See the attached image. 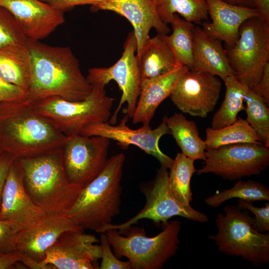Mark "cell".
<instances>
[{"mask_svg": "<svg viewBox=\"0 0 269 269\" xmlns=\"http://www.w3.org/2000/svg\"><path fill=\"white\" fill-rule=\"evenodd\" d=\"M211 21H203V29L210 36L233 46L239 37V28L247 19L258 17L255 8L232 4L222 0H206Z\"/></svg>", "mask_w": 269, "mask_h": 269, "instance_id": "ffe728a7", "label": "cell"}, {"mask_svg": "<svg viewBox=\"0 0 269 269\" xmlns=\"http://www.w3.org/2000/svg\"><path fill=\"white\" fill-rule=\"evenodd\" d=\"M251 90L269 107V62L265 65L260 80Z\"/></svg>", "mask_w": 269, "mask_h": 269, "instance_id": "f35d334b", "label": "cell"}, {"mask_svg": "<svg viewBox=\"0 0 269 269\" xmlns=\"http://www.w3.org/2000/svg\"><path fill=\"white\" fill-rule=\"evenodd\" d=\"M190 70L208 73L222 80L233 75L221 41L208 35L199 26L194 28L193 63Z\"/></svg>", "mask_w": 269, "mask_h": 269, "instance_id": "7402d4cb", "label": "cell"}, {"mask_svg": "<svg viewBox=\"0 0 269 269\" xmlns=\"http://www.w3.org/2000/svg\"><path fill=\"white\" fill-rule=\"evenodd\" d=\"M101 262L100 269H133L131 262L122 261L113 253L105 232L101 233Z\"/></svg>", "mask_w": 269, "mask_h": 269, "instance_id": "836d02e7", "label": "cell"}, {"mask_svg": "<svg viewBox=\"0 0 269 269\" xmlns=\"http://www.w3.org/2000/svg\"><path fill=\"white\" fill-rule=\"evenodd\" d=\"M125 161L123 153L108 158L102 172L83 189L65 213L83 230L98 233L119 214Z\"/></svg>", "mask_w": 269, "mask_h": 269, "instance_id": "277c9868", "label": "cell"}, {"mask_svg": "<svg viewBox=\"0 0 269 269\" xmlns=\"http://www.w3.org/2000/svg\"><path fill=\"white\" fill-rule=\"evenodd\" d=\"M20 255L17 251L9 253L0 252V269H11L19 267Z\"/></svg>", "mask_w": 269, "mask_h": 269, "instance_id": "60d3db41", "label": "cell"}, {"mask_svg": "<svg viewBox=\"0 0 269 269\" xmlns=\"http://www.w3.org/2000/svg\"><path fill=\"white\" fill-rule=\"evenodd\" d=\"M129 117L127 114L118 125L108 122L94 123L85 127L80 134L86 136H101L117 141L120 147L126 149L130 145L138 147L148 155L155 157L161 166L169 169L173 159L164 153L159 146V140L162 136L170 134L164 117L161 123L152 129L149 123H143L137 129L130 128L127 124Z\"/></svg>", "mask_w": 269, "mask_h": 269, "instance_id": "4fadbf2b", "label": "cell"}, {"mask_svg": "<svg viewBox=\"0 0 269 269\" xmlns=\"http://www.w3.org/2000/svg\"><path fill=\"white\" fill-rule=\"evenodd\" d=\"M221 87L217 76L188 69L178 79L169 97L182 113L204 118L214 109Z\"/></svg>", "mask_w": 269, "mask_h": 269, "instance_id": "5bb4252c", "label": "cell"}, {"mask_svg": "<svg viewBox=\"0 0 269 269\" xmlns=\"http://www.w3.org/2000/svg\"><path fill=\"white\" fill-rule=\"evenodd\" d=\"M110 140L101 136H69L62 147L64 169L69 182L85 187L103 170Z\"/></svg>", "mask_w": 269, "mask_h": 269, "instance_id": "7c38bea8", "label": "cell"}, {"mask_svg": "<svg viewBox=\"0 0 269 269\" xmlns=\"http://www.w3.org/2000/svg\"><path fill=\"white\" fill-rule=\"evenodd\" d=\"M246 121L269 147V109L263 99L249 89L244 96Z\"/></svg>", "mask_w": 269, "mask_h": 269, "instance_id": "1f68e13d", "label": "cell"}, {"mask_svg": "<svg viewBox=\"0 0 269 269\" xmlns=\"http://www.w3.org/2000/svg\"><path fill=\"white\" fill-rule=\"evenodd\" d=\"M98 243L99 239L83 229L65 231L47 250L41 263L55 269H99L102 251Z\"/></svg>", "mask_w": 269, "mask_h": 269, "instance_id": "9a60e30c", "label": "cell"}, {"mask_svg": "<svg viewBox=\"0 0 269 269\" xmlns=\"http://www.w3.org/2000/svg\"><path fill=\"white\" fill-rule=\"evenodd\" d=\"M79 229H83L66 214H46L19 230L15 240V251L41 263L47 250L63 233Z\"/></svg>", "mask_w": 269, "mask_h": 269, "instance_id": "2e32d148", "label": "cell"}, {"mask_svg": "<svg viewBox=\"0 0 269 269\" xmlns=\"http://www.w3.org/2000/svg\"><path fill=\"white\" fill-rule=\"evenodd\" d=\"M157 14L165 24H170L174 14L186 21L201 24L208 20L206 0H154Z\"/></svg>", "mask_w": 269, "mask_h": 269, "instance_id": "83f0119b", "label": "cell"}, {"mask_svg": "<svg viewBox=\"0 0 269 269\" xmlns=\"http://www.w3.org/2000/svg\"><path fill=\"white\" fill-rule=\"evenodd\" d=\"M30 69V55L27 43L0 47V76L27 93Z\"/></svg>", "mask_w": 269, "mask_h": 269, "instance_id": "cb8c5ba5", "label": "cell"}, {"mask_svg": "<svg viewBox=\"0 0 269 269\" xmlns=\"http://www.w3.org/2000/svg\"><path fill=\"white\" fill-rule=\"evenodd\" d=\"M46 2L56 10L64 13L72 9L75 6L90 4L91 6H96L105 0H40Z\"/></svg>", "mask_w": 269, "mask_h": 269, "instance_id": "74e56055", "label": "cell"}, {"mask_svg": "<svg viewBox=\"0 0 269 269\" xmlns=\"http://www.w3.org/2000/svg\"><path fill=\"white\" fill-rule=\"evenodd\" d=\"M226 86L225 98L220 108L213 116L211 128L218 129L235 123L238 114L245 109L244 96L250 89L234 75L223 80Z\"/></svg>", "mask_w": 269, "mask_h": 269, "instance_id": "484cf974", "label": "cell"}, {"mask_svg": "<svg viewBox=\"0 0 269 269\" xmlns=\"http://www.w3.org/2000/svg\"></svg>", "mask_w": 269, "mask_h": 269, "instance_id": "f6af8a7d", "label": "cell"}, {"mask_svg": "<svg viewBox=\"0 0 269 269\" xmlns=\"http://www.w3.org/2000/svg\"><path fill=\"white\" fill-rule=\"evenodd\" d=\"M170 24V35L162 34L166 42L172 50L178 63L189 69L193 63L194 28L193 23L174 14Z\"/></svg>", "mask_w": 269, "mask_h": 269, "instance_id": "4316f807", "label": "cell"}, {"mask_svg": "<svg viewBox=\"0 0 269 269\" xmlns=\"http://www.w3.org/2000/svg\"><path fill=\"white\" fill-rule=\"evenodd\" d=\"M194 162L182 152H178L173 159L168 174L169 186L173 196L185 206L189 205L192 201L190 181L196 171Z\"/></svg>", "mask_w": 269, "mask_h": 269, "instance_id": "f546056e", "label": "cell"}, {"mask_svg": "<svg viewBox=\"0 0 269 269\" xmlns=\"http://www.w3.org/2000/svg\"><path fill=\"white\" fill-rule=\"evenodd\" d=\"M225 50L233 75L251 89L269 62V25L259 17L249 18L239 28V37Z\"/></svg>", "mask_w": 269, "mask_h": 269, "instance_id": "ba28073f", "label": "cell"}, {"mask_svg": "<svg viewBox=\"0 0 269 269\" xmlns=\"http://www.w3.org/2000/svg\"><path fill=\"white\" fill-rule=\"evenodd\" d=\"M93 11H113L125 17L133 27L136 40L137 57L148 39L149 32L154 28L158 34H167L170 28L159 18L154 0H105L91 6Z\"/></svg>", "mask_w": 269, "mask_h": 269, "instance_id": "d6986e66", "label": "cell"}, {"mask_svg": "<svg viewBox=\"0 0 269 269\" xmlns=\"http://www.w3.org/2000/svg\"><path fill=\"white\" fill-rule=\"evenodd\" d=\"M17 159L26 191L45 214H65L84 188L69 182L64 169L62 148Z\"/></svg>", "mask_w": 269, "mask_h": 269, "instance_id": "3957f363", "label": "cell"}, {"mask_svg": "<svg viewBox=\"0 0 269 269\" xmlns=\"http://www.w3.org/2000/svg\"><path fill=\"white\" fill-rule=\"evenodd\" d=\"M93 88L91 93L82 101L52 97L31 104L59 132L71 136L80 134L89 125L108 122L111 117L115 99L107 95L105 88Z\"/></svg>", "mask_w": 269, "mask_h": 269, "instance_id": "52a82bcc", "label": "cell"}, {"mask_svg": "<svg viewBox=\"0 0 269 269\" xmlns=\"http://www.w3.org/2000/svg\"><path fill=\"white\" fill-rule=\"evenodd\" d=\"M30 55L29 86L26 101L36 103L58 97L70 101L86 99L93 87L83 74L71 48L27 39Z\"/></svg>", "mask_w": 269, "mask_h": 269, "instance_id": "6da1fadb", "label": "cell"}, {"mask_svg": "<svg viewBox=\"0 0 269 269\" xmlns=\"http://www.w3.org/2000/svg\"><path fill=\"white\" fill-rule=\"evenodd\" d=\"M137 43L134 33H129L124 45L120 58L109 67H94L88 70L87 79L93 87L105 88L111 81H115L122 91L119 104L110 123H117L122 106L127 104L124 112L132 119L140 94L141 76L136 55Z\"/></svg>", "mask_w": 269, "mask_h": 269, "instance_id": "8fae6325", "label": "cell"}, {"mask_svg": "<svg viewBox=\"0 0 269 269\" xmlns=\"http://www.w3.org/2000/svg\"><path fill=\"white\" fill-rule=\"evenodd\" d=\"M2 149L15 159L40 155L63 147L68 139L26 100L0 103Z\"/></svg>", "mask_w": 269, "mask_h": 269, "instance_id": "7a4b0ae2", "label": "cell"}, {"mask_svg": "<svg viewBox=\"0 0 269 269\" xmlns=\"http://www.w3.org/2000/svg\"><path fill=\"white\" fill-rule=\"evenodd\" d=\"M168 169L161 166L158 169L151 183L142 188L145 197L144 207L135 216L120 224H108L101 228L98 233L105 232L111 229H117L124 235L128 229L139 220L147 219L155 224L166 223L174 216H180L202 223L208 221V216L193 208L190 205L185 206L179 202L173 196L169 186Z\"/></svg>", "mask_w": 269, "mask_h": 269, "instance_id": "9c48e42d", "label": "cell"}, {"mask_svg": "<svg viewBox=\"0 0 269 269\" xmlns=\"http://www.w3.org/2000/svg\"><path fill=\"white\" fill-rule=\"evenodd\" d=\"M45 215L26 191L20 164L18 160L15 159L9 168L2 193L0 220L25 227Z\"/></svg>", "mask_w": 269, "mask_h": 269, "instance_id": "e0dca14e", "label": "cell"}, {"mask_svg": "<svg viewBox=\"0 0 269 269\" xmlns=\"http://www.w3.org/2000/svg\"><path fill=\"white\" fill-rule=\"evenodd\" d=\"M206 149L238 143H263L246 120L241 118L233 124L218 129L207 128L205 139Z\"/></svg>", "mask_w": 269, "mask_h": 269, "instance_id": "f1b7e54d", "label": "cell"}, {"mask_svg": "<svg viewBox=\"0 0 269 269\" xmlns=\"http://www.w3.org/2000/svg\"><path fill=\"white\" fill-rule=\"evenodd\" d=\"M238 207L241 209H246L252 212L253 217V228L257 232L265 233L269 231V203L265 206L259 207L254 206L252 202L242 199L238 200Z\"/></svg>", "mask_w": 269, "mask_h": 269, "instance_id": "e575fe53", "label": "cell"}, {"mask_svg": "<svg viewBox=\"0 0 269 269\" xmlns=\"http://www.w3.org/2000/svg\"><path fill=\"white\" fill-rule=\"evenodd\" d=\"M259 17L269 25V0H253Z\"/></svg>", "mask_w": 269, "mask_h": 269, "instance_id": "b9f144b4", "label": "cell"}, {"mask_svg": "<svg viewBox=\"0 0 269 269\" xmlns=\"http://www.w3.org/2000/svg\"><path fill=\"white\" fill-rule=\"evenodd\" d=\"M269 165V147L263 143H238L206 149L198 174L213 173L234 181L258 175Z\"/></svg>", "mask_w": 269, "mask_h": 269, "instance_id": "30bf717a", "label": "cell"}, {"mask_svg": "<svg viewBox=\"0 0 269 269\" xmlns=\"http://www.w3.org/2000/svg\"><path fill=\"white\" fill-rule=\"evenodd\" d=\"M20 225L7 220H0V252L9 253L15 251V240Z\"/></svg>", "mask_w": 269, "mask_h": 269, "instance_id": "d590c367", "label": "cell"}, {"mask_svg": "<svg viewBox=\"0 0 269 269\" xmlns=\"http://www.w3.org/2000/svg\"><path fill=\"white\" fill-rule=\"evenodd\" d=\"M27 93L21 87L10 83L0 76V102L10 103L26 100Z\"/></svg>", "mask_w": 269, "mask_h": 269, "instance_id": "8d00e7d4", "label": "cell"}, {"mask_svg": "<svg viewBox=\"0 0 269 269\" xmlns=\"http://www.w3.org/2000/svg\"><path fill=\"white\" fill-rule=\"evenodd\" d=\"M188 69L183 66L157 77L141 79L140 94L132 118L133 123H149L159 105L170 96L178 79Z\"/></svg>", "mask_w": 269, "mask_h": 269, "instance_id": "44dd1931", "label": "cell"}, {"mask_svg": "<svg viewBox=\"0 0 269 269\" xmlns=\"http://www.w3.org/2000/svg\"><path fill=\"white\" fill-rule=\"evenodd\" d=\"M27 38L12 14L0 6V47L14 44H25Z\"/></svg>", "mask_w": 269, "mask_h": 269, "instance_id": "d6a6232c", "label": "cell"}, {"mask_svg": "<svg viewBox=\"0 0 269 269\" xmlns=\"http://www.w3.org/2000/svg\"><path fill=\"white\" fill-rule=\"evenodd\" d=\"M181 223L168 221L162 231L152 237L146 236L141 228L131 226L123 235L117 230H107L108 241L118 258L126 257L133 269H160L178 249Z\"/></svg>", "mask_w": 269, "mask_h": 269, "instance_id": "5b68a950", "label": "cell"}, {"mask_svg": "<svg viewBox=\"0 0 269 269\" xmlns=\"http://www.w3.org/2000/svg\"><path fill=\"white\" fill-rule=\"evenodd\" d=\"M15 158L6 152L0 155V207L2 193L10 165Z\"/></svg>", "mask_w": 269, "mask_h": 269, "instance_id": "ab89813d", "label": "cell"}, {"mask_svg": "<svg viewBox=\"0 0 269 269\" xmlns=\"http://www.w3.org/2000/svg\"><path fill=\"white\" fill-rule=\"evenodd\" d=\"M225 214L219 213L215 220L218 232L209 238L218 251L228 256L241 257L255 266L269 263V232L261 233L252 227L253 217L248 210L227 205Z\"/></svg>", "mask_w": 269, "mask_h": 269, "instance_id": "8992f818", "label": "cell"}, {"mask_svg": "<svg viewBox=\"0 0 269 269\" xmlns=\"http://www.w3.org/2000/svg\"><path fill=\"white\" fill-rule=\"evenodd\" d=\"M22 29L27 39L40 40L65 22L64 13L40 0H0Z\"/></svg>", "mask_w": 269, "mask_h": 269, "instance_id": "ac0fdd59", "label": "cell"}, {"mask_svg": "<svg viewBox=\"0 0 269 269\" xmlns=\"http://www.w3.org/2000/svg\"><path fill=\"white\" fill-rule=\"evenodd\" d=\"M137 59L141 79L157 77L183 66L161 34L148 39Z\"/></svg>", "mask_w": 269, "mask_h": 269, "instance_id": "603a6c76", "label": "cell"}, {"mask_svg": "<svg viewBox=\"0 0 269 269\" xmlns=\"http://www.w3.org/2000/svg\"><path fill=\"white\" fill-rule=\"evenodd\" d=\"M232 4L255 8L253 0H222Z\"/></svg>", "mask_w": 269, "mask_h": 269, "instance_id": "7bdbcfd3", "label": "cell"}, {"mask_svg": "<svg viewBox=\"0 0 269 269\" xmlns=\"http://www.w3.org/2000/svg\"><path fill=\"white\" fill-rule=\"evenodd\" d=\"M234 198L253 202L256 201H269V189L261 182L239 179L231 188L223 190L207 198V205L217 208L224 202Z\"/></svg>", "mask_w": 269, "mask_h": 269, "instance_id": "4dcf8cb0", "label": "cell"}, {"mask_svg": "<svg viewBox=\"0 0 269 269\" xmlns=\"http://www.w3.org/2000/svg\"><path fill=\"white\" fill-rule=\"evenodd\" d=\"M2 147H0V155L1 154V150Z\"/></svg>", "mask_w": 269, "mask_h": 269, "instance_id": "ee69618b", "label": "cell"}, {"mask_svg": "<svg viewBox=\"0 0 269 269\" xmlns=\"http://www.w3.org/2000/svg\"><path fill=\"white\" fill-rule=\"evenodd\" d=\"M166 123L181 152L193 160L205 158L206 146L202 140L196 123L186 119L181 113L164 116Z\"/></svg>", "mask_w": 269, "mask_h": 269, "instance_id": "d4e9b609", "label": "cell"}]
</instances>
